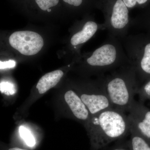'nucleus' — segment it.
<instances>
[{
    "label": "nucleus",
    "instance_id": "f8f14e48",
    "mask_svg": "<svg viewBox=\"0 0 150 150\" xmlns=\"http://www.w3.org/2000/svg\"><path fill=\"white\" fill-rule=\"evenodd\" d=\"M131 134L130 141V148L131 150H150V146L145 139L144 136L131 123L129 122Z\"/></svg>",
    "mask_w": 150,
    "mask_h": 150
},
{
    "label": "nucleus",
    "instance_id": "aec40b11",
    "mask_svg": "<svg viewBox=\"0 0 150 150\" xmlns=\"http://www.w3.org/2000/svg\"><path fill=\"white\" fill-rule=\"evenodd\" d=\"M110 150H131V149L129 150L127 149H124V148H121V147H116L113 148Z\"/></svg>",
    "mask_w": 150,
    "mask_h": 150
},
{
    "label": "nucleus",
    "instance_id": "9d476101",
    "mask_svg": "<svg viewBox=\"0 0 150 150\" xmlns=\"http://www.w3.org/2000/svg\"><path fill=\"white\" fill-rule=\"evenodd\" d=\"M65 99L75 117L79 120L86 121L90 114L87 108L76 93L69 91L65 94Z\"/></svg>",
    "mask_w": 150,
    "mask_h": 150
},
{
    "label": "nucleus",
    "instance_id": "f3484780",
    "mask_svg": "<svg viewBox=\"0 0 150 150\" xmlns=\"http://www.w3.org/2000/svg\"><path fill=\"white\" fill-rule=\"evenodd\" d=\"M86 0H62L65 4L75 8L82 6Z\"/></svg>",
    "mask_w": 150,
    "mask_h": 150
},
{
    "label": "nucleus",
    "instance_id": "2eb2a0df",
    "mask_svg": "<svg viewBox=\"0 0 150 150\" xmlns=\"http://www.w3.org/2000/svg\"><path fill=\"white\" fill-rule=\"evenodd\" d=\"M15 86L12 83L9 82H2L1 83V91L7 95L13 94L16 93Z\"/></svg>",
    "mask_w": 150,
    "mask_h": 150
},
{
    "label": "nucleus",
    "instance_id": "6ab92c4d",
    "mask_svg": "<svg viewBox=\"0 0 150 150\" xmlns=\"http://www.w3.org/2000/svg\"><path fill=\"white\" fill-rule=\"evenodd\" d=\"M137 93L140 95L144 94L150 97V81L147 83L142 88L138 89Z\"/></svg>",
    "mask_w": 150,
    "mask_h": 150
},
{
    "label": "nucleus",
    "instance_id": "f03ea898",
    "mask_svg": "<svg viewBox=\"0 0 150 150\" xmlns=\"http://www.w3.org/2000/svg\"><path fill=\"white\" fill-rule=\"evenodd\" d=\"M102 77L113 108L128 112L139 89L138 79L134 67L130 64L124 65Z\"/></svg>",
    "mask_w": 150,
    "mask_h": 150
},
{
    "label": "nucleus",
    "instance_id": "4468645a",
    "mask_svg": "<svg viewBox=\"0 0 150 150\" xmlns=\"http://www.w3.org/2000/svg\"><path fill=\"white\" fill-rule=\"evenodd\" d=\"M20 135L25 143L30 147L34 146L36 144L35 138L30 130L23 126H21L19 129Z\"/></svg>",
    "mask_w": 150,
    "mask_h": 150
},
{
    "label": "nucleus",
    "instance_id": "0eeeda50",
    "mask_svg": "<svg viewBox=\"0 0 150 150\" xmlns=\"http://www.w3.org/2000/svg\"><path fill=\"white\" fill-rule=\"evenodd\" d=\"M100 77V83L94 92L91 93H84L80 96L81 99L92 115L102 110L113 108L105 91L102 76Z\"/></svg>",
    "mask_w": 150,
    "mask_h": 150
},
{
    "label": "nucleus",
    "instance_id": "dca6fc26",
    "mask_svg": "<svg viewBox=\"0 0 150 150\" xmlns=\"http://www.w3.org/2000/svg\"><path fill=\"white\" fill-rule=\"evenodd\" d=\"M128 8H132L136 6L137 4L143 5L147 2L148 0H123Z\"/></svg>",
    "mask_w": 150,
    "mask_h": 150
},
{
    "label": "nucleus",
    "instance_id": "6e6552de",
    "mask_svg": "<svg viewBox=\"0 0 150 150\" xmlns=\"http://www.w3.org/2000/svg\"><path fill=\"white\" fill-rule=\"evenodd\" d=\"M129 122L147 139H150V111L134 100L128 111Z\"/></svg>",
    "mask_w": 150,
    "mask_h": 150
},
{
    "label": "nucleus",
    "instance_id": "39448f33",
    "mask_svg": "<svg viewBox=\"0 0 150 150\" xmlns=\"http://www.w3.org/2000/svg\"><path fill=\"white\" fill-rule=\"evenodd\" d=\"M105 5V20L103 23L109 35L122 40L128 34L131 27L128 8L123 0H113Z\"/></svg>",
    "mask_w": 150,
    "mask_h": 150
},
{
    "label": "nucleus",
    "instance_id": "412c9836",
    "mask_svg": "<svg viewBox=\"0 0 150 150\" xmlns=\"http://www.w3.org/2000/svg\"><path fill=\"white\" fill-rule=\"evenodd\" d=\"M8 150H26L25 149H20L19 148H11V149H9Z\"/></svg>",
    "mask_w": 150,
    "mask_h": 150
},
{
    "label": "nucleus",
    "instance_id": "423d86ee",
    "mask_svg": "<svg viewBox=\"0 0 150 150\" xmlns=\"http://www.w3.org/2000/svg\"><path fill=\"white\" fill-rule=\"evenodd\" d=\"M9 42L12 47L21 54L28 56L38 54L44 44L41 35L28 30L14 32L10 36Z\"/></svg>",
    "mask_w": 150,
    "mask_h": 150
},
{
    "label": "nucleus",
    "instance_id": "1a4fd4ad",
    "mask_svg": "<svg viewBox=\"0 0 150 150\" xmlns=\"http://www.w3.org/2000/svg\"><path fill=\"white\" fill-rule=\"evenodd\" d=\"M105 29L104 24L97 23L93 20L84 23L81 29L75 33L71 39V43L74 48L85 43L92 38L99 30Z\"/></svg>",
    "mask_w": 150,
    "mask_h": 150
},
{
    "label": "nucleus",
    "instance_id": "a211bd4d",
    "mask_svg": "<svg viewBox=\"0 0 150 150\" xmlns=\"http://www.w3.org/2000/svg\"><path fill=\"white\" fill-rule=\"evenodd\" d=\"M16 65V62L14 60H9L5 62H0V69H1L14 68Z\"/></svg>",
    "mask_w": 150,
    "mask_h": 150
},
{
    "label": "nucleus",
    "instance_id": "20e7f679",
    "mask_svg": "<svg viewBox=\"0 0 150 150\" xmlns=\"http://www.w3.org/2000/svg\"><path fill=\"white\" fill-rule=\"evenodd\" d=\"M130 62L136 71L137 77L150 75V41L142 35H127L121 40Z\"/></svg>",
    "mask_w": 150,
    "mask_h": 150
},
{
    "label": "nucleus",
    "instance_id": "7ed1b4c3",
    "mask_svg": "<svg viewBox=\"0 0 150 150\" xmlns=\"http://www.w3.org/2000/svg\"><path fill=\"white\" fill-rule=\"evenodd\" d=\"M86 63L100 76L130 64L121 40L110 35L87 58Z\"/></svg>",
    "mask_w": 150,
    "mask_h": 150
},
{
    "label": "nucleus",
    "instance_id": "ddd939ff",
    "mask_svg": "<svg viewBox=\"0 0 150 150\" xmlns=\"http://www.w3.org/2000/svg\"><path fill=\"white\" fill-rule=\"evenodd\" d=\"M37 7L43 11L51 13L52 8H56L60 4V0H33Z\"/></svg>",
    "mask_w": 150,
    "mask_h": 150
},
{
    "label": "nucleus",
    "instance_id": "9b49d317",
    "mask_svg": "<svg viewBox=\"0 0 150 150\" xmlns=\"http://www.w3.org/2000/svg\"><path fill=\"white\" fill-rule=\"evenodd\" d=\"M64 75L60 70L48 73L43 76L38 81L36 88L40 94H43L56 86Z\"/></svg>",
    "mask_w": 150,
    "mask_h": 150
},
{
    "label": "nucleus",
    "instance_id": "f257e3e1",
    "mask_svg": "<svg viewBox=\"0 0 150 150\" xmlns=\"http://www.w3.org/2000/svg\"><path fill=\"white\" fill-rule=\"evenodd\" d=\"M90 134L92 150H100L129 132L130 125L125 112L110 108L92 115Z\"/></svg>",
    "mask_w": 150,
    "mask_h": 150
}]
</instances>
